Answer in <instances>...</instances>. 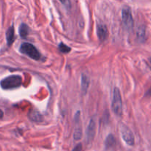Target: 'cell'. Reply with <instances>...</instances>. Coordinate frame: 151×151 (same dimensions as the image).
Masks as SVG:
<instances>
[{
  "instance_id": "9a60e30c",
  "label": "cell",
  "mask_w": 151,
  "mask_h": 151,
  "mask_svg": "<svg viewBox=\"0 0 151 151\" xmlns=\"http://www.w3.org/2000/svg\"><path fill=\"white\" fill-rule=\"evenodd\" d=\"M82 137V128L80 126L76 127L74 133V139L75 140H80Z\"/></svg>"
},
{
  "instance_id": "3957f363",
  "label": "cell",
  "mask_w": 151,
  "mask_h": 151,
  "mask_svg": "<svg viewBox=\"0 0 151 151\" xmlns=\"http://www.w3.org/2000/svg\"><path fill=\"white\" fill-rule=\"evenodd\" d=\"M111 109L114 113L120 116L122 114V101L120 91L117 87H115L113 92V99L111 103Z\"/></svg>"
},
{
  "instance_id": "d6986e66",
  "label": "cell",
  "mask_w": 151,
  "mask_h": 151,
  "mask_svg": "<svg viewBox=\"0 0 151 151\" xmlns=\"http://www.w3.org/2000/svg\"><path fill=\"white\" fill-rule=\"evenodd\" d=\"M3 116H4V113H3L2 111L0 109V119H1V118L3 117Z\"/></svg>"
},
{
  "instance_id": "277c9868",
  "label": "cell",
  "mask_w": 151,
  "mask_h": 151,
  "mask_svg": "<svg viewBox=\"0 0 151 151\" xmlns=\"http://www.w3.org/2000/svg\"><path fill=\"white\" fill-rule=\"evenodd\" d=\"M122 21L124 26L127 29H132L134 27V22L133 19L132 12L128 6L124 7L122 10Z\"/></svg>"
},
{
  "instance_id": "5bb4252c",
  "label": "cell",
  "mask_w": 151,
  "mask_h": 151,
  "mask_svg": "<svg viewBox=\"0 0 151 151\" xmlns=\"http://www.w3.org/2000/svg\"><path fill=\"white\" fill-rule=\"evenodd\" d=\"M58 50L60 52L62 53H69L71 51V48L69 47H68L67 45H66L63 43H60L58 46Z\"/></svg>"
},
{
  "instance_id": "7a4b0ae2",
  "label": "cell",
  "mask_w": 151,
  "mask_h": 151,
  "mask_svg": "<svg viewBox=\"0 0 151 151\" xmlns=\"http://www.w3.org/2000/svg\"><path fill=\"white\" fill-rule=\"evenodd\" d=\"M19 51L26 55L33 60H38L41 59V54L36 47L29 43H23L19 47Z\"/></svg>"
},
{
  "instance_id": "ffe728a7",
  "label": "cell",
  "mask_w": 151,
  "mask_h": 151,
  "mask_svg": "<svg viewBox=\"0 0 151 151\" xmlns=\"http://www.w3.org/2000/svg\"><path fill=\"white\" fill-rule=\"evenodd\" d=\"M149 61H150V64H151V58L150 59H149Z\"/></svg>"
},
{
  "instance_id": "4fadbf2b",
  "label": "cell",
  "mask_w": 151,
  "mask_h": 151,
  "mask_svg": "<svg viewBox=\"0 0 151 151\" xmlns=\"http://www.w3.org/2000/svg\"><path fill=\"white\" fill-rule=\"evenodd\" d=\"M115 144H116V140H115L114 137L112 134H109L106 138V142H105L106 148H110V147H114Z\"/></svg>"
},
{
  "instance_id": "7c38bea8",
  "label": "cell",
  "mask_w": 151,
  "mask_h": 151,
  "mask_svg": "<svg viewBox=\"0 0 151 151\" xmlns=\"http://www.w3.org/2000/svg\"><path fill=\"white\" fill-rule=\"evenodd\" d=\"M19 32L22 38H25V37L27 36L28 33H29V27L26 24L22 23L19 27Z\"/></svg>"
},
{
  "instance_id": "ac0fdd59",
  "label": "cell",
  "mask_w": 151,
  "mask_h": 151,
  "mask_svg": "<svg viewBox=\"0 0 151 151\" xmlns=\"http://www.w3.org/2000/svg\"><path fill=\"white\" fill-rule=\"evenodd\" d=\"M145 97H151V87L148 89V91L145 93Z\"/></svg>"
},
{
  "instance_id": "6da1fadb",
  "label": "cell",
  "mask_w": 151,
  "mask_h": 151,
  "mask_svg": "<svg viewBox=\"0 0 151 151\" xmlns=\"http://www.w3.org/2000/svg\"><path fill=\"white\" fill-rule=\"evenodd\" d=\"M22 84V78L20 75H13L1 80L0 86L4 90L14 89L19 88Z\"/></svg>"
},
{
  "instance_id": "8fae6325",
  "label": "cell",
  "mask_w": 151,
  "mask_h": 151,
  "mask_svg": "<svg viewBox=\"0 0 151 151\" xmlns=\"http://www.w3.org/2000/svg\"><path fill=\"white\" fill-rule=\"evenodd\" d=\"M28 117L33 122H40L42 121V116L36 111H30L29 114H28Z\"/></svg>"
},
{
  "instance_id": "8992f818",
  "label": "cell",
  "mask_w": 151,
  "mask_h": 151,
  "mask_svg": "<svg viewBox=\"0 0 151 151\" xmlns=\"http://www.w3.org/2000/svg\"><path fill=\"white\" fill-rule=\"evenodd\" d=\"M96 134V122L91 118L86 129V139L88 142H91L94 138Z\"/></svg>"
},
{
  "instance_id": "ba28073f",
  "label": "cell",
  "mask_w": 151,
  "mask_h": 151,
  "mask_svg": "<svg viewBox=\"0 0 151 151\" xmlns=\"http://www.w3.org/2000/svg\"><path fill=\"white\" fill-rule=\"evenodd\" d=\"M89 77L87 75H86V74H83L81 75V91H82L83 94H86L87 93V91L88 89V86H89Z\"/></svg>"
},
{
  "instance_id": "e0dca14e",
  "label": "cell",
  "mask_w": 151,
  "mask_h": 151,
  "mask_svg": "<svg viewBox=\"0 0 151 151\" xmlns=\"http://www.w3.org/2000/svg\"><path fill=\"white\" fill-rule=\"evenodd\" d=\"M73 151H82V145L81 144L77 145L76 147L74 148Z\"/></svg>"
},
{
  "instance_id": "52a82bcc",
  "label": "cell",
  "mask_w": 151,
  "mask_h": 151,
  "mask_svg": "<svg viewBox=\"0 0 151 151\" xmlns=\"http://www.w3.org/2000/svg\"><path fill=\"white\" fill-rule=\"evenodd\" d=\"M97 33L100 41H105L109 37V30L107 27L103 24H99L97 26Z\"/></svg>"
},
{
  "instance_id": "2e32d148",
  "label": "cell",
  "mask_w": 151,
  "mask_h": 151,
  "mask_svg": "<svg viewBox=\"0 0 151 151\" xmlns=\"http://www.w3.org/2000/svg\"><path fill=\"white\" fill-rule=\"evenodd\" d=\"M61 2V4L66 7V9L71 8V1L70 0H59Z\"/></svg>"
},
{
  "instance_id": "9c48e42d",
  "label": "cell",
  "mask_w": 151,
  "mask_h": 151,
  "mask_svg": "<svg viewBox=\"0 0 151 151\" xmlns=\"http://www.w3.org/2000/svg\"><path fill=\"white\" fill-rule=\"evenodd\" d=\"M137 39L140 43H143L145 41L146 38V28L144 25L139 27L137 32Z\"/></svg>"
},
{
  "instance_id": "5b68a950",
  "label": "cell",
  "mask_w": 151,
  "mask_h": 151,
  "mask_svg": "<svg viewBox=\"0 0 151 151\" xmlns=\"http://www.w3.org/2000/svg\"><path fill=\"white\" fill-rule=\"evenodd\" d=\"M119 130H120L122 138L123 139L125 143L130 146L134 145L135 143V138H134V134H133L132 131L130 130V128L124 124H121Z\"/></svg>"
},
{
  "instance_id": "30bf717a",
  "label": "cell",
  "mask_w": 151,
  "mask_h": 151,
  "mask_svg": "<svg viewBox=\"0 0 151 151\" xmlns=\"http://www.w3.org/2000/svg\"><path fill=\"white\" fill-rule=\"evenodd\" d=\"M6 40L8 46H11L14 41V28L13 26L10 27L6 32Z\"/></svg>"
}]
</instances>
